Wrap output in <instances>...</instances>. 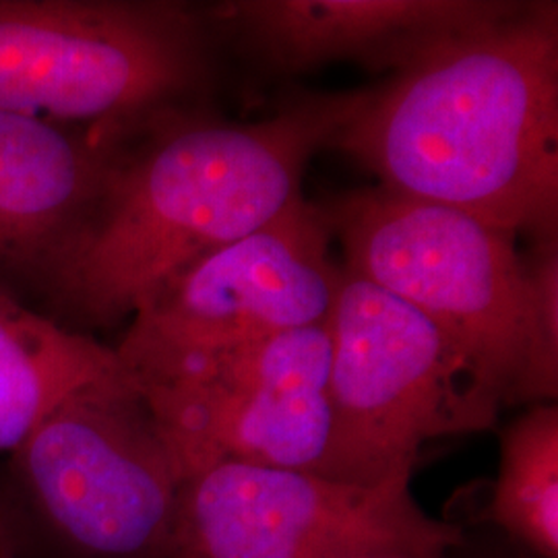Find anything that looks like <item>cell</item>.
Segmentation results:
<instances>
[{"label":"cell","instance_id":"cell-1","mask_svg":"<svg viewBox=\"0 0 558 558\" xmlns=\"http://www.w3.org/2000/svg\"><path fill=\"white\" fill-rule=\"evenodd\" d=\"M368 89L302 94L253 122L166 112L120 141L89 220L48 279L75 319L133 317L158 283L302 199L311 158Z\"/></svg>","mask_w":558,"mask_h":558},{"label":"cell","instance_id":"cell-2","mask_svg":"<svg viewBox=\"0 0 558 558\" xmlns=\"http://www.w3.org/2000/svg\"><path fill=\"white\" fill-rule=\"evenodd\" d=\"M327 149L359 161L391 193L515 236L557 239V2H527L368 89Z\"/></svg>","mask_w":558,"mask_h":558},{"label":"cell","instance_id":"cell-3","mask_svg":"<svg viewBox=\"0 0 558 558\" xmlns=\"http://www.w3.org/2000/svg\"><path fill=\"white\" fill-rule=\"evenodd\" d=\"M205 9L137 0H0V110L119 140L211 77Z\"/></svg>","mask_w":558,"mask_h":558},{"label":"cell","instance_id":"cell-4","mask_svg":"<svg viewBox=\"0 0 558 558\" xmlns=\"http://www.w3.org/2000/svg\"><path fill=\"white\" fill-rule=\"evenodd\" d=\"M29 558H168L180 478L129 375L81 389L7 456Z\"/></svg>","mask_w":558,"mask_h":558},{"label":"cell","instance_id":"cell-5","mask_svg":"<svg viewBox=\"0 0 558 558\" xmlns=\"http://www.w3.org/2000/svg\"><path fill=\"white\" fill-rule=\"evenodd\" d=\"M327 327L325 478L359 486L410 480L426 442L497 424L502 399L439 327L343 265Z\"/></svg>","mask_w":558,"mask_h":558},{"label":"cell","instance_id":"cell-6","mask_svg":"<svg viewBox=\"0 0 558 558\" xmlns=\"http://www.w3.org/2000/svg\"><path fill=\"white\" fill-rule=\"evenodd\" d=\"M320 209L348 271L414 306L505 405L518 403L530 354V279L515 234L383 186Z\"/></svg>","mask_w":558,"mask_h":558},{"label":"cell","instance_id":"cell-7","mask_svg":"<svg viewBox=\"0 0 558 558\" xmlns=\"http://www.w3.org/2000/svg\"><path fill=\"white\" fill-rule=\"evenodd\" d=\"M329 371L331 336L320 323L129 377L180 480L218 463L323 476L331 440Z\"/></svg>","mask_w":558,"mask_h":558},{"label":"cell","instance_id":"cell-8","mask_svg":"<svg viewBox=\"0 0 558 558\" xmlns=\"http://www.w3.org/2000/svg\"><path fill=\"white\" fill-rule=\"evenodd\" d=\"M463 544L459 525L422 511L410 480L218 463L180 480L168 558H447Z\"/></svg>","mask_w":558,"mask_h":558},{"label":"cell","instance_id":"cell-9","mask_svg":"<svg viewBox=\"0 0 558 558\" xmlns=\"http://www.w3.org/2000/svg\"><path fill=\"white\" fill-rule=\"evenodd\" d=\"M331 240L320 205L302 197L163 279L141 300L114 350L126 375L327 323L341 279Z\"/></svg>","mask_w":558,"mask_h":558},{"label":"cell","instance_id":"cell-10","mask_svg":"<svg viewBox=\"0 0 558 558\" xmlns=\"http://www.w3.org/2000/svg\"><path fill=\"white\" fill-rule=\"evenodd\" d=\"M525 7L507 0H230L205 13L214 32L239 41L265 69L296 75L339 60L399 73Z\"/></svg>","mask_w":558,"mask_h":558},{"label":"cell","instance_id":"cell-11","mask_svg":"<svg viewBox=\"0 0 558 558\" xmlns=\"http://www.w3.org/2000/svg\"><path fill=\"white\" fill-rule=\"evenodd\" d=\"M120 141L0 110V279L52 278L100 199Z\"/></svg>","mask_w":558,"mask_h":558},{"label":"cell","instance_id":"cell-12","mask_svg":"<svg viewBox=\"0 0 558 558\" xmlns=\"http://www.w3.org/2000/svg\"><path fill=\"white\" fill-rule=\"evenodd\" d=\"M124 375L114 350L46 319L0 283V456L64 399Z\"/></svg>","mask_w":558,"mask_h":558},{"label":"cell","instance_id":"cell-13","mask_svg":"<svg viewBox=\"0 0 558 558\" xmlns=\"http://www.w3.org/2000/svg\"><path fill=\"white\" fill-rule=\"evenodd\" d=\"M486 518L534 558H558V408L536 403L500 437Z\"/></svg>","mask_w":558,"mask_h":558},{"label":"cell","instance_id":"cell-14","mask_svg":"<svg viewBox=\"0 0 558 558\" xmlns=\"http://www.w3.org/2000/svg\"><path fill=\"white\" fill-rule=\"evenodd\" d=\"M530 279V354L518 403H548L558 393V236L534 240L523 257Z\"/></svg>","mask_w":558,"mask_h":558},{"label":"cell","instance_id":"cell-15","mask_svg":"<svg viewBox=\"0 0 558 558\" xmlns=\"http://www.w3.org/2000/svg\"><path fill=\"white\" fill-rule=\"evenodd\" d=\"M0 558H29L21 539L15 519L11 515L0 482Z\"/></svg>","mask_w":558,"mask_h":558},{"label":"cell","instance_id":"cell-16","mask_svg":"<svg viewBox=\"0 0 558 558\" xmlns=\"http://www.w3.org/2000/svg\"><path fill=\"white\" fill-rule=\"evenodd\" d=\"M366 558H437V557H366Z\"/></svg>","mask_w":558,"mask_h":558}]
</instances>
